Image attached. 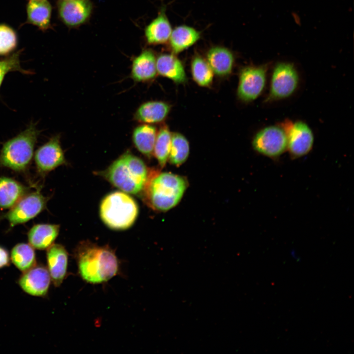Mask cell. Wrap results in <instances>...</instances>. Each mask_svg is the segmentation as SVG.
Segmentation results:
<instances>
[{"instance_id":"cell-1","label":"cell","mask_w":354,"mask_h":354,"mask_svg":"<svg viewBox=\"0 0 354 354\" xmlns=\"http://www.w3.org/2000/svg\"><path fill=\"white\" fill-rule=\"evenodd\" d=\"M74 256L79 275L88 283H104L118 272V258L115 252L106 245L83 241L77 247Z\"/></svg>"},{"instance_id":"cell-4","label":"cell","mask_w":354,"mask_h":354,"mask_svg":"<svg viewBox=\"0 0 354 354\" xmlns=\"http://www.w3.org/2000/svg\"><path fill=\"white\" fill-rule=\"evenodd\" d=\"M41 132L32 121L24 130L4 142L0 150V167L16 172L26 170L33 157Z\"/></svg>"},{"instance_id":"cell-5","label":"cell","mask_w":354,"mask_h":354,"mask_svg":"<svg viewBox=\"0 0 354 354\" xmlns=\"http://www.w3.org/2000/svg\"><path fill=\"white\" fill-rule=\"evenodd\" d=\"M139 212L136 201L126 193L116 191L107 195L100 206V215L110 228L121 230L130 227Z\"/></svg>"},{"instance_id":"cell-26","label":"cell","mask_w":354,"mask_h":354,"mask_svg":"<svg viewBox=\"0 0 354 354\" xmlns=\"http://www.w3.org/2000/svg\"><path fill=\"white\" fill-rule=\"evenodd\" d=\"M172 133L167 125L161 127L157 132L153 153L160 167L163 168L168 159L171 146Z\"/></svg>"},{"instance_id":"cell-16","label":"cell","mask_w":354,"mask_h":354,"mask_svg":"<svg viewBox=\"0 0 354 354\" xmlns=\"http://www.w3.org/2000/svg\"><path fill=\"white\" fill-rule=\"evenodd\" d=\"M170 108V106L163 101L146 102L137 108L134 118L141 123L153 124L160 123L167 117Z\"/></svg>"},{"instance_id":"cell-24","label":"cell","mask_w":354,"mask_h":354,"mask_svg":"<svg viewBox=\"0 0 354 354\" xmlns=\"http://www.w3.org/2000/svg\"><path fill=\"white\" fill-rule=\"evenodd\" d=\"M200 38V32L195 29L181 25L172 30L169 40L173 52L178 54L194 45Z\"/></svg>"},{"instance_id":"cell-8","label":"cell","mask_w":354,"mask_h":354,"mask_svg":"<svg viewBox=\"0 0 354 354\" xmlns=\"http://www.w3.org/2000/svg\"><path fill=\"white\" fill-rule=\"evenodd\" d=\"M267 69V64L248 66L242 69L237 90L241 100L251 102L262 94L266 84Z\"/></svg>"},{"instance_id":"cell-11","label":"cell","mask_w":354,"mask_h":354,"mask_svg":"<svg viewBox=\"0 0 354 354\" xmlns=\"http://www.w3.org/2000/svg\"><path fill=\"white\" fill-rule=\"evenodd\" d=\"M60 140V135H54L35 151L34 160L36 169L41 175H45L59 166L66 164Z\"/></svg>"},{"instance_id":"cell-14","label":"cell","mask_w":354,"mask_h":354,"mask_svg":"<svg viewBox=\"0 0 354 354\" xmlns=\"http://www.w3.org/2000/svg\"><path fill=\"white\" fill-rule=\"evenodd\" d=\"M47 268L54 285L59 287L66 277L68 254L60 244H53L46 252Z\"/></svg>"},{"instance_id":"cell-6","label":"cell","mask_w":354,"mask_h":354,"mask_svg":"<svg viewBox=\"0 0 354 354\" xmlns=\"http://www.w3.org/2000/svg\"><path fill=\"white\" fill-rule=\"evenodd\" d=\"M299 83V74L293 63L284 61L277 63L272 70L266 102L290 97L296 90Z\"/></svg>"},{"instance_id":"cell-10","label":"cell","mask_w":354,"mask_h":354,"mask_svg":"<svg viewBox=\"0 0 354 354\" xmlns=\"http://www.w3.org/2000/svg\"><path fill=\"white\" fill-rule=\"evenodd\" d=\"M285 129L288 140L287 150L291 157L299 158L308 154L314 142L313 132L305 122L287 121L281 124Z\"/></svg>"},{"instance_id":"cell-17","label":"cell","mask_w":354,"mask_h":354,"mask_svg":"<svg viewBox=\"0 0 354 354\" xmlns=\"http://www.w3.org/2000/svg\"><path fill=\"white\" fill-rule=\"evenodd\" d=\"M27 23L45 31L51 27L52 7L47 0H29L26 7Z\"/></svg>"},{"instance_id":"cell-27","label":"cell","mask_w":354,"mask_h":354,"mask_svg":"<svg viewBox=\"0 0 354 354\" xmlns=\"http://www.w3.org/2000/svg\"><path fill=\"white\" fill-rule=\"evenodd\" d=\"M190 151L188 140L181 134L172 133L171 146L169 156L170 163L179 166L187 159Z\"/></svg>"},{"instance_id":"cell-15","label":"cell","mask_w":354,"mask_h":354,"mask_svg":"<svg viewBox=\"0 0 354 354\" xmlns=\"http://www.w3.org/2000/svg\"><path fill=\"white\" fill-rule=\"evenodd\" d=\"M156 74V58L151 50L144 49L133 59L131 78L134 82H148L153 80Z\"/></svg>"},{"instance_id":"cell-28","label":"cell","mask_w":354,"mask_h":354,"mask_svg":"<svg viewBox=\"0 0 354 354\" xmlns=\"http://www.w3.org/2000/svg\"><path fill=\"white\" fill-rule=\"evenodd\" d=\"M191 72L195 82L200 86L211 85L214 73L206 60L200 56L195 57L191 62Z\"/></svg>"},{"instance_id":"cell-23","label":"cell","mask_w":354,"mask_h":354,"mask_svg":"<svg viewBox=\"0 0 354 354\" xmlns=\"http://www.w3.org/2000/svg\"><path fill=\"white\" fill-rule=\"evenodd\" d=\"M27 190L26 186L13 178L0 177V208H11Z\"/></svg>"},{"instance_id":"cell-18","label":"cell","mask_w":354,"mask_h":354,"mask_svg":"<svg viewBox=\"0 0 354 354\" xmlns=\"http://www.w3.org/2000/svg\"><path fill=\"white\" fill-rule=\"evenodd\" d=\"M172 29L163 9L145 28L144 33L147 42L149 45L162 44L170 38Z\"/></svg>"},{"instance_id":"cell-9","label":"cell","mask_w":354,"mask_h":354,"mask_svg":"<svg viewBox=\"0 0 354 354\" xmlns=\"http://www.w3.org/2000/svg\"><path fill=\"white\" fill-rule=\"evenodd\" d=\"M48 198L39 191L26 194L4 215L11 227L24 223L36 217L46 207Z\"/></svg>"},{"instance_id":"cell-25","label":"cell","mask_w":354,"mask_h":354,"mask_svg":"<svg viewBox=\"0 0 354 354\" xmlns=\"http://www.w3.org/2000/svg\"><path fill=\"white\" fill-rule=\"evenodd\" d=\"M10 257L12 264L22 272L36 264L34 248L30 244L19 243L16 244L11 249Z\"/></svg>"},{"instance_id":"cell-20","label":"cell","mask_w":354,"mask_h":354,"mask_svg":"<svg viewBox=\"0 0 354 354\" xmlns=\"http://www.w3.org/2000/svg\"><path fill=\"white\" fill-rule=\"evenodd\" d=\"M59 230V226L51 224L34 225L28 233L29 244L37 250L47 249L54 242Z\"/></svg>"},{"instance_id":"cell-22","label":"cell","mask_w":354,"mask_h":354,"mask_svg":"<svg viewBox=\"0 0 354 354\" xmlns=\"http://www.w3.org/2000/svg\"><path fill=\"white\" fill-rule=\"evenodd\" d=\"M157 132L155 126L145 123H141L133 130L132 140L135 148L148 158L153 155Z\"/></svg>"},{"instance_id":"cell-30","label":"cell","mask_w":354,"mask_h":354,"mask_svg":"<svg viewBox=\"0 0 354 354\" xmlns=\"http://www.w3.org/2000/svg\"><path fill=\"white\" fill-rule=\"evenodd\" d=\"M18 45L16 31L9 26L0 24V56H7L13 53Z\"/></svg>"},{"instance_id":"cell-12","label":"cell","mask_w":354,"mask_h":354,"mask_svg":"<svg viewBox=\"0 0 354 354\" xmlns=\"http://www.w3.org/2000/svg\"><path fill=\"white\" fill-rule=\"evenodd\" d=\"M57 8L59 20L68 28H76L86 23L93 11L90 0H58Z\"/></svg>"},{"instance_id":"cell-7","label":"cell","mask_w":354,"mask_h":354,"mask_svg":"<svg viewBox=\"0 0 354 354\" xmlns=\"http://www.w3.org/2000/svg\"><path fill=\"white\" fill-rule=\"evenodd\" d=\"M287 133L282 125L263 128L255 134L252 142L256 151L271 158L284 153L287 150Z\"/></svg>"},{"instance_id":"cell-2","label":"cell","mask_w":354,"mask_h":354,"mask_svg":"<svg viewBox=\"0 0 354 354\" xmlns=\"http://www.w3.org/2000/svg\"><path fill=\"white\" fill-rule=\"evenodd\" d=\"M99 174L123 192L133 194L144 190L150 176L144 161L129 150Z\"/></svg>"},{"instance_id":"cell-19","label":"cell","mask_w":354,"mask_h":354,"mask_svg":"<svg viewBox=\"0 0 354 354\" xmlns=\"http://www.w3.org/2000/svg\"><path fill=\"white\" fill-rule=\"evenodd\" d=\"M157 73L177 84L185 83L186 75L181 61L174 54H163L156 58Z\"/></svg>"},{"instance_id":"cell-21","label":"cell","mask_w":354,"mask_h":354,"mask_svg":"<svg viewBox=\"0 0 354 354\" xmlns=\"http://www.w3.org/2000/svg\"><path fill=\"white\" fill-rule=\"evenodd\" d=\"M206 60L214 74L221 77L230 74L234 63V58L231 52L220 46L210 48L207 53Z\"/></svg>"},{"instance_id":"cell-29","label":"cell","mask_w":354,"mask_h":354,"mask_svg":"<svg viewBox=\"0 0 354 354\" xmlns=\"http://www.w3.org/2000/svg\"><path fill=\"white\" fill-rule=\"evenodd\" d=\"M23 50H19L0 59V89L5 77L9 72L17 71L25 75L34 73L30 70L23 68L21 65L20 56Z\"/></svg>"},{"instance_id":"cell-13","label":"cell","mask_w":354,"mask_h":354,"mask_svg":"<svg viewBox=\"0 0 354 354\" xmlns=\"http://www.w3.org/2000/svg\"><path fill=\"white\" fill-rule=\"evenodd\" d=\"M51 281L47 267L42 264H36L31 268L22 272L18 280V284L26 294L44 297L48 295Z\"/></svg>"},{"instance_id":"cell-31","label":"cell","mask_w":354,"mask_h":354,"mask_svg":"<svg viewBox=\"0 0 354 354\" xmlns=\"http://www.w3.org/2000/svg\"><path fill=\"white\" fill-rule=\"evenodd\" d=\"M10 264V257L8 251L0 246V268L8 266Z\"/></svg>"},{"instance_id":"cell-3","label":"cell","mask_w":354,"mask_h":354,"mask_svg":"<svg viewBox=\"0 0 354 354\" xmlns=\"http://www.w3.org/2000/svg\"><path fill=\"white\" fill-rule=\"evenodd\" d=\"M186 179L171 172H162L151 177L143 191L147 202L154 209L167 211L181 201L188 187Z\"/></svg>"}]
</instances>
